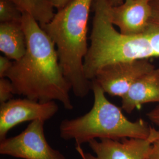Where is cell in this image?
<instances>
[{
	"label": "cell",
	"mask_w": 159,
	"mask_h": 159,
	"mask_svg": "<svg viewBox=\"0 0 159 159\" xmlns=\"http://www.w3.org/2000/svg\"><path fill=\"white\" fill-rule=\"evenodd\" d=\"M159 138V130L152 127L147 139L93 140L89 143L94 155L85 153L81 146L75 149L82 159H146L152 144Z\"/></svg>",
	"instance_id": "obj_6"
},
{
	"label": "cell",
	"mask_w": 159,
	"mask_h": 159,
	"mask_svg": "<svg viewBox=\"0 0 159 159\" xmlns=\"http://www.w3.org/2000/svg\"><path fill=\"white\" fill-rule=\"evenodd\" d=\"M121 109L131 114L148 102L159 104V68H154L139 77L121 98Z\"/></svg>",
	"instance_id": "obj_10"
},
{
	"label": "cell",
	"mask_w": 159,
	"mask_h": 159,
	"mask_svg": "<svg viewBox=\"0 0 159 159\" xmlns=\"http://www.w3.org/2000/svg\"><path fill=\"white\" fill-rule=\"evenodd\" d=\"M94 103L85 114L63 120L59 127L60 136L65 140H74L76 146L93 140H121L147 139L152 127L144 120L131 121L123 114L121 108L110 102L96 82L91 81Z\"/></svg>",
	"instance_id": "obj_3"
},
{
	"label": "cell",
	"mask_w": 159,
	"mask_h": 159,
	"mask_svg": "<svg viewBox=\"0 0 159 159\" xmlns=\"http://www.w3.org/2000/svg\"><path fill=\"white\" fill-rule=\"evenodd\" d=\"M94 0H72L53 18L41 27L56 47L59 63L65 78L76 97L87 96L91 81L84 72V60L88 52L87 30L90 11Z\"/></svg>",
	"instance_id": "obj_2"
},
{
	"label": "cell",
	"mask_w": 159,
	"mask_h": 159,
	"mask_svg": "<svg viewBox=\"0 0 159 159\" xmlns=\"http://www.w3.org/2000/svg\"><path fill=\"white\" fill-rule=\"evenodd\" d=\"M27 50V42L21 23L0 24V51L14 61L20 60Z\"/></svg>",
	"instance_id": "obj_11"
},
{
	"label": "cell",
	"mask_w": 159,
	"mask_h": 159,
	"mask_svg": "<svg viewBox=\"0 0 159 159\" xmlns=\"http://www.w3.org/2000/svg\"><path fill=\"white\" fill-rule=\"evenodd\" d=\"M109 4V3H108ZM109 19L121 34H145L152 15L150 0H125L119 6L108 5Z\"/></svg>",
	"instance_id": "obj_9"
},
{
	"label": "cell",
	"mask_w": 159,
	"mask_h": 159,
	"mask_svg": "<svg viewBox=\"0 0 159 159\" xmlns=\"http://www.w3.org/2000/svg\"><path fill=\"white\" fill-rule=\"evenodd\" d=\"M21 24L26 52L20 60L13 61L6 76L11 81L14 94L41 102L57 100L66 110H73L71 87L63 74L55 44L29 14L23 13Z\"/></svg>",
	"instance_id": "obj_1"
},
{
	"label": "cell",
	"mask_w": 159,
	"mask_h": 159,
	"mask_svg": "<svg viewBox=\"0 0 159 159\" xmlns=\"http://www.w3.org/2000/svg\"><path fill=\"white\" fill-rule=\"evenodd\" d=\"M148 119L155 125L159 127V104L147 114Z\"/></svg>",
	"instance_id": "obj_18"
},
{
	"label": "cell",
	"mask_w": 159,
	"mask_h": 159,
	"mask_svg": "<svg viewBox=\"0 0 159 159\" xmlns=\"http://www.w3.org/2000/svg\"><path fill=\"white\" fill-rule=\"evenodd\" d=\"M44 123V121L35 120L19 134L0 141V154L23 159H66L48 144Z\"/></svg>",
	"instance_id": "obj_5"
},
{
	"label": "cell",
	"mask_w": 159,
	"mask_h": 159,
	"mask_svg": "<svg viewBox=\"0 0 159 159\" xmlns=\"http://www.w3.org/2000/svg\"><path fill=\"white\" fill-rule=\"evenodd\" d=\"M150 1H152V0H150Z\"/></svg>",
	"instance_id": "obj_21"
},
{
	"label": "cell",
	"mask_w": 159,
	"mask_h": 159,
	"mask_svg": "<svg viewBox=\"0 0 159 159\" xmlns=\"http://www.w3.org/2000/svg\"><path fill=\"white\" fill-rule=\"evenodd\" d=\"M152 15L145 34L148 39L154 50L159 57V0L151 1Z\"/></svg>",
	"instance_id": "obj_13"
},
{
	"label": "cell",
	"mask_w": 159,
	"mask_h": 159,
	"mask_svg": "<svg viewBox=\"0 0 159 159\" xmlns=\"http://www.w3.org/2000/svg\"><path fill=\"white\" fill-rule=\"evenodd\" d=\"M5 56H0V78H5L6 74L11 67L13 61Z\"/></svg>",
	"instance_id": "obj_16"
},
{
	"label": "cell",
	"mask_w": 159,
	"mask_h": 159,
	"mask_svg": "<svg viewBox=\"0 0 159 159\" xmlns=\"http://www.w3.org/2000/svg\"><path fill=\"white\" fill-rule=\"evenodd\" d=\"M155 68L149 59L112 63L100 68L91 81L105 93L122 98L137 80Z\"/></svg>",
	"instance_id": "obj_7"
},
{
	"label": "cell",
	"mask_w": 159,
	"mask_h": 159,
	"mask_svg": "<svg viewBox=\"0 0 159 159\" xmlns=\"http://www.w3.org/2000/svg\"><path fill=\"white\" fill-rule=\"evenodd\" d=\"M14 94L11 81L7 79H0V103L2 104L12 99Z\"/></svg>",
	"instance_id": "obj_15"
},
{
	"label": "cell",
	"mask_w": 159,
	"mask_h": 159,
	"mask_svg": "<svg viewBox=\"0 0 159 159\" xmlns=\"http://www.w3.org/2000/svg\"><path fill=\"white\" fill-rule=\"evenodd\" d=\"M23 12L35 19L42 27L49 23L55 14L51 0H11Z\"/></svg>",
	"instance_id": "obj_12"
},
{
	"label": "cell",
	"mask_w": 159,
	"mask_h": 159,
	"mask_svg": "<svg viewBox=\"0 0 159 159\" xmlns=\"http://www.w3.org/2000/svg\"><path fill=\"white\" fill-rule=\"evenodd\" d=\"M108 0H94L90 45L84 72L91 81L97 72L112 63L158 57L146 34L129 35L117 31L108 14Z\"/></svg>",
	"instance_id": "obj_4"
},
{
	"label": "cell",
	"mask_w": 159,
	"mask_h": 159,
	"mask_svg": "<svg viewBox=\"0 0 159 159\" xmlns=\"http://www.w3.org/2000/svg\"><path fill=\"white\" fill-rule=\"evenodd\" d=\"M146 159H159V138L152 144Z\"/></svg>",
	"instance_id": "obj_17"
},
{
	"label": "cell",
	"mask_w": 159,
	"mask_h": 159,
	"mask_svg": "<svg viewBox=\"0 0 159 159\" xmlns=\"http://www.w3.org/2000/svg\"><path fill=\"white\" fill-rule=\"evenodd\" d=\"M109 5L112 7L119 6L123 4L125 0H108Z\"/></svg>",
	"instance_id": "obj_20"
},
{
	"label": "cell",
	"mask_w": 159,
	"mask_h": 159,
	"mask_svg": "<svg viewBox=\"0 0 159 159\" xmlns=\"http://www.w3.org/2000/svg\"><path fill=\"white\" fill-rule=\"evenodd\" d=\"M71 1L72 0H51V2L53 7L59 10L67 6Z\"/></svg>",
	"instance_id": "obj_19"
},
{
	"label": "cell",
	"mask_w": 159,
	"mask_h": 159,
	"mask_svg": "<svg viewBox=\"0 0 159 159\" xmlns=\"http://www.w3.org/2000/svg\"><path fill=\"white\" fill-rule=\"evenodd\" d=\"M23 12L11 0H0V21L21 23Z\"/></svg>",
	"instance_id": "obj_14"
},
{
	"label": "cell",
	"mask_w": 159,
	"mask_h": 159,
	"mask_svg": "<svg viewBox=\"0 0 159 159\" xmlns=\"http://www.w3.org/2000/svg\"><path fill=\"white\" fill-rule=\"evenodd\" d=\"M58 111L54 101L41 102L28 98L11 99L1 104L0 141L7 138L9 131L25 121L51 119Z\"/></svg>",
	"instance_id": "obj_8"
}]
</instances>
